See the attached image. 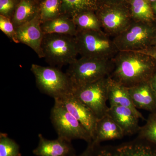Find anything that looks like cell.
<instances>
[{
    "label": "cell",
    "mask_w": 156,
    "mask_h": 156,
    "mask_svg": "<svg viewBox=\"0 0 156 156\" xmlns=\"http://www.w3.org/2000/svg\"><path fill=\"white\" fill-rule=\"evenodd\" d=\"M19 145L6 133L0 134V156H21Z\"/></svg>",
    "instance_id": "cell-24"
},
{
    "label": "cell",
    "mask_w": 156,
    "mask_h": 156,
    "mask_svg": "<svg viewBox=\"0 0 156 156\" xmlns=\"http://www.w3.org/2000/svg\"><path fill=\"white\" fill-rule=\"evenodd\" d=\"M107 114L112 117L122 128L125 135H131L139 132V119L131 109L126 107L110 106Z\"/></svg>",
    "instance_id": "cell-13"
},
{
    "label": "cell",
    "mask_w": 156,
    "mask_h": 156,
    "mask_svg": "<svg viewBox=\"0 0 156 156\" xmlns=\"http://www.w3.org/2000/svg\"><path fill=\"white\" fill-rule=\"evenodd\" d=\"M0 29L12 41L18 44L15 27L9 17L0 15Z\"/></svg>",
    "instance_id": "cell-26"
},
{
    "label": "cell",
    "mask_w": 156,
    "mask_h": 156,
    "mask_svg": "<svg viewBox=\"0 0 156 156\" xmlns=\"http://www.w3.org/2000/svg\"><path fill=\"white\" fill-rule=\"evenodd\" d=\"M112 61L109 77L128 88L149 82L156 70V60L138 51H119Z\"/></svg>",
    "instance_id": "cell-1"
},
{
    "label": "cell",
    "mask_w": 156,
    "mask_h": 156,
    "mask_svg": "<svg viewBox=\"0 0 156 156\" xmlns=\"http://www.w3.org/2000/svg\"><path fill=\"white\" fill-rule=\"evenodd\" d=\"M54 100L61 104L82 124L91 134L93 140L98 120L94 112L72 94Z\"/></svg>",
    "instance_id": "cell-10"
},
{
    "label": "cell",
    "mask_w": 156,
    "mask_h": 156,
    "mask_svg": "<svg viewBox=\"0 0 156 156\" xmlns=\"http://www.w3.org/2000/svg\"></svg>",
    "instance_id": "cell-36"
},
{
    "label": "cell",
    "mask_w": 156,
    "mask_h": 156,
    "mask_svg": "<svg viewBox=\"0 0 156 156\" xmlns=\"http://www.w3.org/2000/svg\"><path fill=\"white\" fill-rule=\"evenodd\" d=\"M78 31H103L95 12L86 11L72 18Z\"/></svg>",
    "instance_id": "cell-22"
},
{
    "label": "cell",
    "mask_w": 156,
    "mask_h": 156,
    "mask_svg": "<svg viewBox=\"0 0 156 156\" xmlns=\"http://www.w3.org/2000/svg\"><path fill=\"white\" fill-rule=\"evenodd\" d=\"M97 156H156V152L147 146L140 144H132L114 149L102 150Z\"/></svg>",
    "instance_id": "cell-19"
},
{
    "label": "cell",
    "mask_w": 156,
    "mask_h": 156,
    "mask_svg": "<svg viewBox=\"0 0 156 156\" xmlns=\"http://www.w3.org/2000/svg\"><path fill=\"white\" fill-rule=\"evenodd\" d=\"M149 82L153 89L156 93V70L152 76Z\"/></svg>",
    "instance_id": "cell-31"
},
{
    "label": "cell",
    "mask_w": 156,
    "mask_h": 156,
    "mask_svg": "<svg viewBox=\"0 0 156 156\" xmlns=\"http://www.w3.org/2000/svg\"><path fill=\"white\" fill-rule=\"evenodd\" d=\"M148 2H156V0H147Z\"/></svg>",
    "instance_id": "cell-34"
},
{
    "label": "cell",
    "mask_w": 156,
    "mask_h": 156,
    "mask_svg": "<svg viewBox=\"0 0 156 156\" xmlns=\"http://www.w3.org/2000/svg\"><path fill=\"white\" fill-rule=\"evenodd\" d=\"M30 70L41 92L54 99L72 93L73 87L66 73L54 66L32 64Z\"/></svg>",
    "instance_id": "cell-3"
},
{
    "label": "cell",
    "mask_w": 156,
    "mask_h": 156,
    "mask_svg": "<svg viewBox=\"0 0 156 156\" xmlns=\"http://www.w3.org/2000/svg\"><path fill=\"white\" fill-rule=\"evenodd\" d=\"M37 147L33 151L36 156H76V151L71 141L58 137L49 140L41 134L38 135Z\"/></svg>",
    "instance_id": "cell-12"
},
{
    "label": "cell",
    "mask_w": 156,
    "mask_h": 156,
    "mask_svg": "<svg viewBox=\"0 0 156 156\" xmlns=\"http://www.w3.org/2000/svg\"><path fill=\"white\" fill-rule=\"evenodd\" d=\"M112 68V59L81 57L69 65L66 73L74 88L108 77Z\"/></svg>",
    "instance_id": "cell-4"
},
{
    "label": "cell",
    "mask_w": 156,
    "mask_h": 156,
    "mask_svg": "<svg viewBox=\"0 0 156 156\" xmlns=\"http://www.w3.org/2000/svg\"><path fill=\"white\" fill-rule=\"evenodd\" d=\"M39 6L38 0H20L11 19L15 28L36 17L39 14Z\"/></svg>",
    "instance_id": "cell-18"
},
{
    "label": "cell",
    "mask_w": 156,
    "mask_h": 156,
    "mask_svg": "<svg viewBox=\"0 0 156 156\" xmlns=\"http://www.w3.org/2000/svg\"><path fill=\"white\" fill-rule=\"evenodd\" d=\"M41 26L44 34H60L75 37L78 32L72 18L65 14L41 23Z\"/></svg>",
    "instance_id": "cell-17"
},
{
    "label": "cell",
    "mask_w": 156,
    "mask_h": 156,
    "mask_svg": "<svg viewBox=\"0 0 156 156\" xmlns=\"http://www.w3.org/2000/svg\"><path fill=\"white\" fill-rule=\"evenodd\" d=\"M139 136L156 143V114L149 117L145 126L140 127Z\"/></svg>",
    "instance_id": "cell-25"
},
{
    "label": "cell",
    "mask_w": 156,
    "mask_h": 156,
    "mask_svg": "<svg viewBox=\"0 0 156 156\" xmlns=\"http://www.w3.org/2000/svg\"><path fill=\"white\" fill-rule=\"evenodd\" d=\"M103 5H126L130 0H100Z\"/></svg>",
    "instance_id": "cell-28"
},
{
    "label": "cell",
    "mask_w": 156,
    "mask_h": 156,
    "mask_svg": "<svg viewBox=\"0 0 156 156\" xmlns=\"http://www.w3.org/2000/svg\"><path fill=\"white\" fill-rule=\"evenodd\" d=\"M132 102L136 109L153 111L156 109V93L149 82L128 88Z\"/></svg>",
    "instance_id": "cell-14"
},
{
    "label": "cell",
    "mask_w": 156,
    "mask_h": 156,
    "mask_svg": "<svg viewBox=\"0 0 156 156\" xmlns=\"http://www.w3.org/2000/svg\"><path fill=\"white\" fill-rule=\"evenodd\" d=\"M151 7L154 13H155L156 14V2L153 3Z\"/></svg>",
    "instance_id": "cell-32"
},
{
    "label": "cell",
    "mask_w": 156,
    "mask_h": 156,
    "mask_svg": "<svg viewBox=\"0 0 156 156\" xmlns=\"http://www.w3.org/2000/svg\"><path fill=\"white\" fill-rule=\"evenodd\" d=\"M102 30L113 37L122 33L133 21L126 5H105L96 12Z\"/></svg>",
    "instance_id": "cell-9"
},
{
    "label": "cell",
    "mask_w": 156,
    "mask_h": 156,
    "mask_svg": "<svg viewBox=\"0 0 156 156\" xmlns=\"http://www.w3.org/2000/svg\"><path fill=\"white\" fill-rule=\"evenodd\" d=\"M125 136L122 128L107 114L98 121L92 142L95 145L105 140L119 139Z\"/></svg>",
    "instance_id": "cell-16"
},
{
    "label": "cell",
    "mask_w": 156,
    "mask_h": 156,
    "mask_svg": "<svg viewBox=\"0 0 156 156\" xmlns=\"http://www.w3.org/2000/svg\"><path fill=\"white\" fill-rule=\"evenodd\" d=\"M75 37L81 57L112 59L119 51L103 31H78Z\"/></svg>",
    "instance_id": "cell-5"
},
{
    "label": "cell",
    "mask_w": 156,
    "mask_h": 156,
    "mask_svg": "<svg viewBox=\"0 0 156 156\" xmlns=\"http://www.w3.org/2000/svg\"><path fill=\"white\" fill-rule=\"evenodd\" d=\"M50 118L58 137L69 141L81 139L89 143L92 142L91 134L85 127L56 101L54 100Z\"/></svg>",
    "instance_id": "cell-7"
},
{
    "label": "cell",
    "mask_w": 156,
    "mask_h": 156,
    "mask_svg": "<svg viewBox=\"0 0 156 156\" xmlns=\"http://www.w3.org/2000/svg\"><path fill=\"white\" fill-rule=\"evenodd\" d=\"M39 14L30 21L15 28L19 43L24 44L35 52L40 58H44L42 44L44 34Z\"/></svg>",
    "instance_id": "cell-11"
},
{
    "label": "cell",
    "mask_w": 156,
    "mask_h": 156,
    "mask_svg": "<svg viewBox=\"0 0 156 156\" xmlns=\"http://www.w3.org/2000/svg\"><path fill=\"white\" fill-rule=\"evenodd\" d=\"M45 1V0H38L39 2L41 3V2H43V1Z\"/></svg>",
    "instance_id": "cell-35"
},
{
    "label": "cell",
    "mask_w": 156,
    "mask_h": 156,
    "mask_svg": "<svg viewBox=\"0 0 156 156\" xmlns=\"http://www.w3.org/2000/svg\"><path fill=\"white\" fill-rule=\"evenodd\" d=\"M152 22L133 20L126 30L113 38L119 51H139L152 47L156 36Z\"/></svg>",
    "instance_id": "cell-6"
},
{
    "label": "cell",
    "mask_w": 156,
    "mask_h": 156,
    "mask_svg": "<svg viewBox=\"0 0 156 156\" xmlns=\"http://www.w3.org/2000/svg\"><path fill=\"white\" fill-rule=\"evenodd\" d=\"M109 76L73 88L72 94L89 107L99 119L107 114Z\"/></svg>",
    "instance_id": "cell-8"
},
{
    "label": "cell",
    "mask_w": 156,
    "mask_h": 156,
    "mask_svg": "<svg viewBox=\"0 0 156 156\" xmlns=\"http://www.w3.org/2000/svg\"><path fill=\"white\" fill-rule=\"evenodd\" d=\"M62 0H45L40 3L39 15L41 23L62 14Z\"/></svg>",
    "instance_id": "cell-23"
},
{
    "label": "cell",
    "mask_w": 156,
    "mask_h": 156,
    "mask_svg": "<svg viewBox=\"0 0 156 156\" xmlns=\"http://www.w3.org/2000/svg\"><path fill=\"white\" fill-rule=\"evenodd\" d=\"M20 0H0V15L11 19Z\"/></svg>",
    "instance_id": "cell-27"
},
{
    "label": "cell",
    "mask_w": 156,
    "mask_h": 156,
    "mask_svg": "<svg viewBox=\"0 0 156 156\" xmlns=\"http://www.w3.org/2000/svg\"><path fill=\"white\" fill-rule=\"evenodd\" d=\"M95 146L93 142L89 143L87 148L79 156H93Z\"/></svg>",
    "instance_id": "cell-29"
},
{
    "label": "cell",
    "mask_w": 156,
    "mask_h": 156,
    "mask_svg": "<svg viewBox=\"0 0 156 156\" xmlns=\"http://www.w3.org/2000/svg\"><path fill=\"white\" fill-rule=\"evenodd\" d=\"M130 12L134 21L152 22L154 20L152 7L147 0H130Z\"/></svg>",
    "instance_id": "cell-21"
},
{
    "label": "cell",
    "mask_w": 156,
    "mask_h": 156,
    "mask_svg": "<svg viewBox=\"0 0 156 156\" xmlns=\"http://www.w3.org/2000/svg\"><path fill=\"white\" fill-rule=\"evenodd\" d=\"M138 52L145 53L147 55L152 57L156 61V48L150 47V48L145 49V50L139 51Z\"/></svg>",
    "instance_id": "cell-30"
},
{
    "label": "cell",
    "mask_w": 156,
    "mask_h": 156,
    "mask_svg": "<svg viewBox=\"0 0 156 156\" xmlns=\"http://www.w3.org/2000/svg\"><path fill=\"white\" fill-rule=\"evenodd\" d=\"M62 14L73 18L86 11L96 12L103 5L100 0H62Z\"/></svg>",
    "instance_id": "cell-20"
},
{
    "label": "cell",
    "mask_w": 156,
    "mask_h": 156,
    "mask_svg": "<svg viewBox=\"0 0 156 156\" xmlns=\"http://www.w3.org/2000/svg\"><path fill=\"white\" fill-rule=\"evenodd\" d=\"M108 98L110 106L126 107L131 109L139 119H144L132 102L128 88L112 80L109 77Z\"/></svg>",
    "instance_id": "cell-15"
},
{
    "label": "cell",
    "mask_w": 156,
    "mask_h": 156,
    "mask_svg": "<svg viewBox=\"0 0 156 156\" xmlns=\"http://www.w3.org/2000/svg\"><path fill=\"white\" fill-rule=\"evenodd\" d=\"M42 49L44 58L54 67L69 65L77 59L79 54L75 37L69 35L44 34Z\"/></svg>",
    "instance_id": "cell-2"
},
{
    "label": "cell",
    "mask_w": 156,
    "mask_h": 156,
    "mask_svg": "<svg viewBox=\"0 0 156 156\" xmlns=\"http://www.w3.org/2000/svg\"><path fill=\"white\" fill-rule=\"evenodd\" d=\"M151 47L156 48V36L154 39L153 41Z\"/></svg>",
    "instance_id": "cell-33"
}]
</instances>
